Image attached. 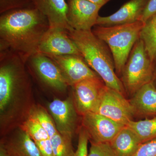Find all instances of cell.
Instances as JSON below:
<instances>
[{"label":"cell","instance_id":"3","mask_svg":"<svg viewBox=\"0 0 156 156\" xmlns=\"http://www.w3.org/2000/svg\"><path fill=\"white\" fill-rule=\"evenodd\" d=\"M144 25L142 21L111 27L95 25L92 32L103 41L111 51L118 76L122 72L132 48L140 38Z\"/></svg>","mask_w":156,"mask_h":156},{"label":"cell","instance_id":"28","mask_svg":"<svg viewBox=\"0 0 156 156\" xmlns=\"http://www.w3.org/2000/svg\"><path fill=\"white\" fill-rule=\"evenodd\" d=\"M156 14V0H149L141 17V21L144 23Z\"/></svg>","mask_w":156,"mask_h":156},{"label":"cell","instance_id":"14","mask_svg":"<svg viewBox=\"0 0 156 156\" xmlns=\"http://www.w3.org/2000/svg\"><path fill=\"white\" fill-rule=\"evenodd\" d=\"M149 1V0H129L111 15L105 17L99 16L96 25L111 27L141 21Z\"/></svg>","mask_w":156,"mask_h":156},{"label":"cell","instance_id":"8","mask_svg":"<svg viewBox=\"0 0 156 156\" xmlns=\"http://www.w3.org/2000/svg\"><path fill=\"white\" fill-rule=\"evenodd\" d=\"M105 84L99 76L87 79L72 87L75 105L79 114L93 112Z\"/></svg>","mask_w":156,"mask_h":156},{"label":"cell","instance_id":"9","mask_svg":"<svg viewBox=\"0 0 156 156\" xmlns=\"http://www.w3.org/2000/svg\"><path fill=\"white\" fill-rule=\"evenodd\" d=\"M39 53L49 56L73 54L82 56L75 43L70 37L69 30L50 27L41 40Z\"/></svg>","mask_w":156,"mask_h":156},{"label":"cell","instance_id":"15","mask_svg":"<svg viewBox=\"0 0 156 156\" xmlns=\"http://www.w3.org/2000/svg\"><path fill=\"white\" fill-rule=\"evenodd\" d=\"M34 5L47 17L50 28L73 29L67 18V4L66 0H32Z\"/></svg>","mask_w":156,"mask_h":156},{"label":"cell","instance_id":"30","mask_svg":"<svg viewBox=\"0 0 156 156\" xmlns=\"http://www.w3.org/2000/svg\"><path fill=\"white\" fill-rule=\"evenodd\" d=\"M0 156H15L11 154L7 150L5 147L1 144L0 148Z\"/></svg>","mask_w":156,"mask_h":156},{"label":"cell","instance_id":"20","mask_svg":"<svg viewBox=\"0 0 156 156\" xmlns=\"http://www.w3.org/2000/svg\"><path fill=\"white\" fill-rule=\"evenodd\" d=\"M140 39L144 44L146 50L153 61L156 60V14L144 23Z\"/></svg>","mask_w":156,"mask_h":156},{"label":"cell","instance_id":"17","mask_svg":"<svg viewBox=\"0 0 156 156\" xmlns=\"http://www.w3.org/2000/svg\"><path fill=\"white\" fill-rule=\"evenodd\" d=\"M2 144L15 156H42L33 140L23 128L16 136Z\"/></svg>","mask_w":156,"mask_h":156},{"label":"cell","instance_id":"19","mask_svg":"<svg viewBox=\"0 0 156 156\" xmlns=\"http://www.w3.org/2000/svg\"><path fill=\"white\" fill-rule=\"evenodd\" d=\"M141 144L156 138V117L138 121L131 120L126 126Z\"/></svg>","mask_w":156,"mask_h":156},{"label":"cell","instance_id":"29","mask_svg":"<svg viewBox=\"0 0 156 156\" xmlns=\"http://www.w3.org/2000/svg\"><path fill=\"white\" fill-rule=\"evenodd\" d=\"M87 1L93 3L101 8L112 0H87Z\"/></svg>","mask_w":156,"mask_h":156},{"label":"cell","instance_id":"6","mask_svg":"<svg viewBox=\"0 0 156 156\" xmlns=\"http://www.w3.org/2000/svg\"><path fill=\"white\" fill-rule=\"evenodd\" d=\"M93 112L107 117L124 126L132 120L134 115L130 101L127 100L122 93L105 85Z\"/></svg>","mask_w":156,"mask_h":156},{"label":"cell","instance_id":"26","mask_svg":"<svg viewBox=\"0 0 156 156\" xmlns=\"http://www.w3.org/2000/svg\"><path fill=\"white\" fill-rule=\"evenodd\" d=\"M89 140V134L83 127L79 132L77 148L74 156H88V145Z\"/></svg>","mask_w":156,"mask_h":156},{"label":"cell","instance_id":"24","mask_svg":"<svg viewBox=\"0 0 156 156\" xmlns=\"http://www.w3.org/2000/svg\"><path fill=\"white\" fill-rule=\"evenodd\" d=\"M88 156H118L109 143L91 141Z\"/></svg>","mask_w":156,"mask_h":156},{"label":"cell","instance_id":"1","mask_svg":"<svg viewBox=\"0 0 156 156\" xmlns=\"http://www.w3.org/2000/svg\"><path fill=\"white\" fill-rule=\"evenodd\" d=\"M50 27L47 17L34 6L2 13L0 50H11L26 62L29 57L39 53L41 40Z\"/></svg>","mask_w":156,"mask_h":156},{"label":"cell","instance_id":"16","mask_svg":"<svg viewBox=\"0 0 156 156\" xmlns=\"http://www.w3.org/2000/svg\"><path fill=\"white\" fill-rule=\"evenodd\" d=\"M135 114L146 117H156V87L153 81L140 89L130 101Z\"/></svg>","mask_w":156,"mask_h":156},{"label":"cell","instance_id":"27","mask_svg":"<svg viewBox=\"0 0 156 156\" xmlns=\"http://www.w3.org/2000/svg\"><path fill=\"white\" fill-rule=\"evenodd\" d=\"M133 156H156V138L141 144Z\"/></svg>","mask_w":156,"mask_h":156},{"label":"cell","instance_id":"18","mask_svg":"<svg viewBox=\"0 0 156 156\" xmlns=\"http://www.w3.org/2000/svg\"><path fill=\"white\" fill-rule=\"evenodd\" d=\"M109 143L118 156H133L141 144L127 126L123 127Z\"/></svg>","mask_w":156,"mask_h":156},{"label":"cell","instance_id":"7","mask_svg":"<svg viewBox=\"0 0 156 156\" xmlns=\"http://www.w3.org/2000/svg\"><path fill=\"white\" fill-rule=\"evenodd\" d=\"M26 65L45 87L56 92H64L69 87L56 62L47 55L36 53L29 57Z\"/></svg>","mask_w":156,"mask_h":156},{"label":"cell","instance_id":"11","mask_svg":"<svg viewBox=\"0 0 156 156\" xmlns=\"http://www.w3.org/2000/svg\"><path fill=\"white\" fill-rule=\"evenodd\" d=\"M82 124L90 139L95 143L110 142L125 126L94 112L88 113L83 115Z\"/></svg>","mask_w":156,"mask_h":156},{"label":"cell","instance_id":"13","mask_svg":"<svg viewBox=\"0 0 156 156\" xmlns=\"http://www.w3.org/2000/svg\"><path fill=\"white\" fill-rule=\"evenodd\" d=\"M71 98H55L48 104V109L59 133L73 136L77 120V112Z\"/></svg>","mask_w":156,"mask_h":156},{"label":"cell","instance_id":"4","mask_svg":"<svg viewBox=\"0 0 156 156\" xmlns=\"http://www.w3.org/2000/svg\"><path fill=\"white\" fill-rule=\"evenodd\" d=\"M26 62L11 50H0V110L9 106L15 94L27 89L29 80L25 70Z\"/></svg>","mask_w":156,"mask_h":156},{"label":"cell","instance_id":"25","mask_svg":"<svg viewBox=\"0 0 156 156\" xmlns=\"http://www.w3.org/2000/svg\"><path fill=\"white\" fill-rule=\"evenodd\" d=\"M34 6L32 0H0V14L14 9Z\"/></svg>","mask_w":156,"mask_h":156},{"label":"cell","instance_id":"2","mask_svg":"<svg viewBox=\"0 0 156 156\" xmlns=\"http://www.w3.org/2000/svg\"><path fill=\"white\" fill-rule=\"evenodd\" d=\"M69 34L89 67L101 78L105 86L125 95L126 90L116 73L114 60L108 45L92 30L71 29Z\"/></svg>","mask_w":156,"mask_h":156},{"label":"cell","instance_id":"10","mask_svg":"<svg viewBox=\"0 0 156 156\" xmlns=\"http://www.w3.org/2000/svg\"><path fill=\"white\" fill-rule=\"evenodd\" d=\"M67 18L73 29L90 31L96 25L100 7L87 0H67Z\"/></svg>","mask_w":156,"mask_h":156},{"label":"cell","instance_id":"12","mask_svg":"<svg viewBox=\"0 0 156 156\" xmlns=\"http://www.w3.org/2000/svg\"><path fill=\"white\" fill-rule=\"evenodd\" d=\"M49 57L54 60L61 70L69 87L87 79L99 76L81 55L73 54Z\"/></svg>","mask_w":156,"mask_h":156},{"label":"cell","instance_id":"31","mask_svg":"<svg viewBox=\"0 0 156 156\" xmlns=\"http://www.w3.org/2000/svg\"><path fill=\"white\" fill-rule=\"evenodd\" d=\"M154 84L156 87V60L155 61L154 71V77L153 80Z\"/></svg>","mask_w":156,"mask_h":156},{"label":"cell","instance_id":"21","mask_svg":"<svg viewBox=\"0 0 156 156\" xmlns=\"http://www.w3.org/2000/svg\"><path fill=\"white\" fill-rule=\"evenodd\" d=\"M72 135L58 132L50 137L54 156H74Z\"/></svg>","mask_w":156,"mask_h":156},{"label":"cell","instance_id":"5","mask_svg":"<svg viewBox=\"0 0 156 156\" xmlns=\"http://www.w3.org/2000/svg\"><path fill=\"white\" fill-rule=\"evenodd\" d=\"M155 62L151 59L144 44L138 39L131 50L121 74L126 92L133 95L153 80Z\"/></svg>","mask_w":156,"mask_h":156},{"label":"cell","instance_id":"23","mask_svg":"<svg viewBox=\"0 0 156 156\" xmlns=\"http://www.w3.org/2000/svg\"><path fill=\"white\" fill-rule=\"evenodd\" d=\"M23 129L28 132L35 143L50 138L48 133L38 121L30 116L23 124Z\"/></svg>","mask_w":156,"mask_h":156},{"label":"cell","instance_id":"22","mask_svg":"<svg viewBox=\"0 0 156 156\" xmlns=\"http://www.w3.org/2000/svg\"><path fill=\"white\" fill-rule=\"evenodd\" d=\"M30 116L38 121L48 133L50 138L58 132L53 118L43 108H35L31 111Z\"/></svg>","mask_w":156,"mask_h":156}]
</instances>
